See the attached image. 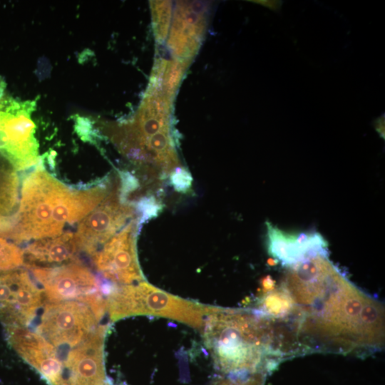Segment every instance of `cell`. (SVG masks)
I'll return each mask as SVG.
<instances>
[{
  "label": "cell",
  "instance_id": "obj_23",
  "mask_svg": "<svg viewBox=\"0 0 385 385\" xmlns=\"http://www.w3.org/2000/svg\"><path fill=\"white\" fill-rule=\"evenodd\" d=\"M105 385H111V384L108 382H106Z\"/></svg>",
  "mask_w": 385,
  "mask_h": 385
},
{
  "label": "cell",
  "instance_id": "obj_3",
  "mask_svg": "<svg viewBox=\"0 0 385 385\" xmlns=\"http://www.w3.org/2000/svg\"><path fill=\"white\" fill-rule=\"evenodd\" d=\"M202 330L205 345L225 373H264L284 359L271 320L257 309L214 307Z\"/></svg>",
  "mask_w": 385,
  "mask_h": 385
},
{
  "label": "cell",
  "instance_id": "obj_14",
  "mask_svg": "<svg viewBox=\"0 0 385 385\" xmlns=\"http://www.w3.org/2000/svg\"><path fill=\"white\" fill-rule=\"evenodd\" d=\"M78 252L80 248L76 234L68 232L36 240L24 250V255L29 267L38 264L57 266L75 262Z\"/></svg>",
  "mask_w": 385,
  "mask_h": 385
},
{
  "label": "cell",
  "instance_id": "obj_22",
  "mask_svg": "<svg viewBox=\"0 0 385 385\" xmlns=\"http://www.w3.org/2000/svg\"><path fill=\"white\" fill-rule=\"evenodd\" d=\"M4 91V82L0 78V99L2 98Z\"/></svg>",
  "mask_w": 385,
  "mask_h": 385
},
{
  "label": "cell",
  "instance_id": "obj_13",
  "mask_svg": "<svg viewBox=\"0 0 385 385\" xmlns=\"http://www.w3.org/2000/svg\"><path fill=\"white\" fill-rule=\"evenodd\" d=\"M269 254L287 267L319 254L327 253V245L317 232L287 233L267 223Z\"/></svg>",
  "mask_w": 385,
  "mask_h": 385
},
{
  "label": "cell",
  "instance_id": "obj_18",
  "mask_svg": "<svg viewBox=\"0 0 385 385\" xmlns=\"http://www.w3.org/2000/svg\"><path fill=\"white\" fill-rule=\"evenodd\" d=\"M170 175L171 183L177 191L185 192L191 188L192 178L186 169L176 168Z\"/></svg>",
  "mask_w": 385,
  "mask_h": 385
},
{
  "label": "cell",
  "instance_id": "obj_8",
  "mask_svg": "<svg viewBox=\"0 0 385 385\" xmlns=\"http://www.w3.org/2000/svg\"><path fill=\"white\" fill-rule=\"evenodd\" d=\"M138 227V220H131L91 257L105 278L121 285L144 281L136 250Z\"/></svg>",
  "mask_w": 385,
  "mask_h": 385
},
{
  "label": "cell",
  "instance_id": "obj_20",
  "mask_svg": "<svg viewBox=\"0 0 385 385\" xmlns=\"http://www.w3.org/2000/svg\"><path fill=\"white\" fill-rule=\"evenodd\" d=\"M261 2L262 4L264 6H267L269 9H271L274 11L278 10L280 8V6L282 3L278 1H258Z\"/></svg>",
  "mask_w": 385,
  "mask_h": 385
},
{
  "label": "cell",
  "instance_id": "obj_9",
  "mask_svg": "<svg viewBox=\"0 0 385 385\" xmlns=\"http://www.w3.org/2000/svg\"><path fill=\"white\" fill-rule=\"evenodd\" d=\"M134 215V207L120 200L119 189H112L79 223L75 234L80 251L91 257L130 220H133Z\"/></svg>",
  "mask_w": 385,
  "mask_h": 385
},
{
  "label": "cell",
  "instance_id": "obj_6",
  "mask_svg": "<svg viewBox=\"0 0 385 385\" xmlns=\"http://www.w3.org/2000/svg\"><path fill=\"white\" fill-rule=\"evenodd\" d=\"M48 301L76 300L88 304L100 320L106 312L103 286L78 262L50 267H30Z\"/></svg>",
  "mask_w": 385,
  "mask_h": 385
},
{
  "label": "cell",
  "instance_id": "obj_4",
  "mask_svg": "<svg viewBox=\"0 0 385 385\" xmlns=\"http://www.w3.org/2000/svg\"><path fill=\"white\" fill-rule=\"evenodd\" d=\"M106 300V311L113 322L133 315L151 314L201 330L205 317L214 308L173 295L144 281L111 286Z\"/></svg>",
  "mask_w": 385,
  "mask_h": 385
},
{
  "label": "cell",
  "instance_id": "obj_2",
  "mask_svg": "<svg viewBox=\"0 0 385 385\" xmlns=\"http://www.w3.org/2000/svg\"><path fill=\"white\" fill-rule=\"evenodd\" d=\"M108 183L74 189L38 166L22 182L9 238L21 242L61 234L66 225L81 220L106 197L111 190Z\"/></svg>",
  "mask_w": 385,
  "mask_h": 385
},
{
  "label": "cell",
  "instance_id": "obj_21",
  "mask_svg": "<svg viewBox=\"0 0 385 385\" xmlns=\"http://www.w3.org/2000/svg\"><path fill=\"white\" fill-rule=\"evenodd\" d=\"M376 130L378 129H381V133H383L384 134V131L382 130V128L384 130V115L383 116H380L379 118H378L377 119H376Z\"/></svg>",
  "mask_w": 385,
  "mask_h": 385
},
{
  "label": "cell",
  "instance_id": "obj_15",
  "mask_svg": "<svg viewBox=\"0 0 385 385\" xmlns=\"http://www.w3.org/2000/svg\"><path fill=\"white\" fill-rule=\"evenodd\" d=\"M173 24L171 46L178 55L187 57L197 49L204 28L203 18L189 8H179Z\"/></svg>",
  "mask_w": 385,
  "mask_h": 385
},
{
  "label": "cell",
  "instance_id": "obj_7",
  "mask_svg": "<svg viewBox=\"0 0 385 385\" xmlns=\"http://www.w3.org/2000/svg\"><path fill=\"white\" fill-rule=\"evenodd\" d=\"M91 307L76 300L48 301L38 326V332L65 356L86 340L99 327ZM64 356V357H65Z\"/></svg>",
  "mask_w": 385,
  "mask_h": 385
},
{
  "label": "cell",
  "instance_id": "obj_17",
  "mask_svg": "<svg viewBox=\"0 0 385 385\" xmlns=\"http://www.w3.org/2000/svg\"><path fill=\"white\" fill-rule=\"evenodd\" d=\"M264 373L239 374L216 382L214 385H264Z\"/></svg>",
  "mask_w": 385,
  "mask_h": 385
},
{
  "label": "cell",
  "instance_id": "obj_10",
  "mask_svg": "<svg viewBox=\"0 0 385 385\" xmlns=\"http://www.w3.org/2000/svg\"><path fill=\"white\" fill-rule=\"evenodd\" d=\"M43 292L24 269L0 272V320L26 327L43 303Z\"/></svg>",
  "mask_w": 385,
  "mask_h": 385
},
{
  "label": "cell",
  "instance_id": "obj_12",
  "mask_svg": "<svg viewBox=\"0 0 385 385\" xmlns=\"http://www.w3.org/2000/svg\"><path fill=\"white\" fill-rule=\"evenodd\" d=\"M106 328L99 326L86 340L70 349L63 361L66 385H105L103 344Z\"/></svg>",
  "mask_w": 385,
  "mask_h": 385
},
{
  "label": "cell",
  "instance_id": "obj_16",
  "mask_svg": "<svg viewBox=\"0 0 385 385\" xmlns=\"http://www.w3.org/2000/svg\"><path fill=\"white\" fill-rule=\"evenodd\" d=\"M24 262V250L0 237V272L19 268Z\"/></svg>",
  "mask_w": 385,
  "mask_h": 385
},
{
  "label": "cell",
  "instance_id": "obj_1",
  "mask_svg": "<svg viewBox=\"0 0 385 385\" xmlns=\"http://www.w3.org/2000/svg\"><path fill=\"white\" fill-rule=\"evenodd\" d=\"M288 307L279 319L294 355L366 356L384 346L382 303L319 254L287 267L282 280Z\"/></svg>",
  "mask_w": 385,
  "mask_h": 385
},
{
  "label": "cell",
  "instance_id": "obj_11",
  "mask_svg": "<svg viewBox=\"0 0 385 385\" xmlns=\"http://www.w3.org/2000/svg\"><path fill=\"white\" fill-rule=\"evenodd\" d=\"M6 332L10 345L50 385H66L63 365L53 345L26 327H6Z\"/></svg>",
  "mask_w": 385,
  "mask_h": 385
},
{
  "label": "cell",
  "instance_id": "obj_5",
  "mask_svg": "<svg viewBox=\"0 0 385 385\" xmlns=\"http://www.w3.org/2000/svg\"><path fill=\"white\" fill-rule=\"evenodd\" d=\"M35 102L5 96L0 99V154L16 170L36 165L38 145L31 119Z\"/></svg>",
  "mask_w": 385,
  "mask_h": 385
},
{
  "label": "cell",
  "instance_id": "obj_19",
  "mask_svg": "<svg viewBox=\"0 0 385 385\" xmlns=\"http://www.w3.org/2000/svg\"><path fill=\"white\" fill-rule=\"evenodd\" d=\"M162 207L154 197H145L141 199L138 204V209L141 213V217L138 220V224L143 221L156 216Z\"/></svg>",
  "mask_w": 385,
  "mask_h": 385
}]
</instances>
